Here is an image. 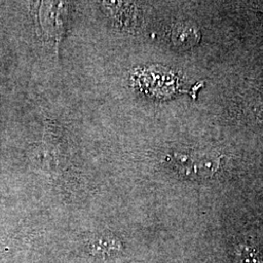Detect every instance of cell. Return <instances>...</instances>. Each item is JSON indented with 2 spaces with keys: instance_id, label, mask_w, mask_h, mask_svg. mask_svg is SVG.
I'll return each instance as SVG.
<instances>
[{
  "instance_id": "1",
  "label": "cell",
  "mask_w": 263,
  "mask_h": 263,
  "mask_svg": "<svg viewBox=\"0 0 263 263\" xmlns=\"http://www.w3.org/2000/svg\"><path fill=\"white\" fill-rule=\"evenodd\" d=\"M167 161L180 175L197 179L214 176L219 166L218 156L207 151H177L169 154Z\"/></svg>"
},
{
  "instance_id": "2",
  "label": "cell",
  "mask_w": 263,
  "mask_h": 263,
  "mask_svg": "<svg viewBox=\"0 0 263 263\" xmlns=\"http://www.w3.org/2000/svg\"><path fill=\"white\" fill-rule=\"evenodd\" d=\"M138 82L143 91L153 97H170L177 91L178 78L163 67H149L138 73Z\"/></svg>"
},
{
  "instance_id": "3",
  "label": "cell",
  "mask_w": 263,
  "mask_h": 263,
  "mask_svg": "<svg viewBox=\"0 0 263 263\" xmlns=\"http://www.w3.org/2000/svg\"><path fill=\"white\" fill-rule=\"evenodd\" d=\"M42 11H41V23L42 27L45 28L46 32L52 36L59 37L63 31V24H64V15L62 11L64 5L62 3H54V2H44L42 3Z\"/></svg>"
},
{
  "instance_id": "5",
  "label": "cell",
  "mask_w": 263,
  "mask_h": 263,
  "mask_svg": "<svg viewBox=\"0 0 263 263\" xmlns=\"http://www.w3.org/2000/svg\"><path fill=\"white\" fill-rule=\"evenodd\" d=\"M240 263H260L259 255L251 248H245L239 255Z\"/></svg>"
},
{
  "instance_id": "4",
  "label": "cell",
  "mask_w": 263,
  "mask_h": 263,
  "mask_svg": "<svg viewBox=\"0 0 263 263\" xmlns=\"http://www.w3.org/2000/svg\"><path fill=\"white\" fill-rule=\"evenodd\" d=\"M200 30L191 23L180 22L174 25L171 29V40L177 47H193L200 41Z\"/></svg>"
}]
</instances>
